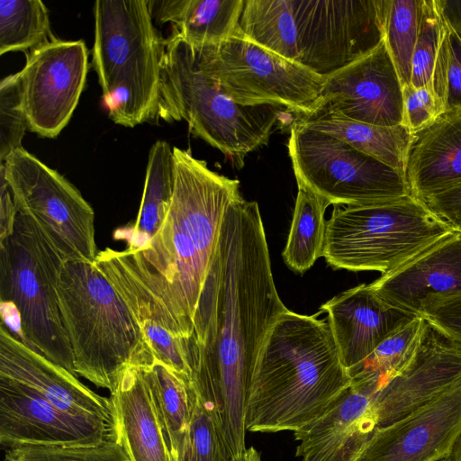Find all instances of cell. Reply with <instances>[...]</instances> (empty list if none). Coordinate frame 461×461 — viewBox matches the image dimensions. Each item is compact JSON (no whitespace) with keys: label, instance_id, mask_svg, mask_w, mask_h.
<instances>
[{"label":"cell","instance_id":"obj_1","mask_svg":"<svg viewBox=\"0 0 461 461\" xmlns=\"http://www.w3.org/2000/svg\"><path fill=\"white\" fill-rule=\"evenodd\" d=\"M286 310L275 285L258 204L240 195L225 211L193 331L184 339L192 386L213 414L231 459L246 452L253 370Z\"/></svg>","mask_w":461,"mask_h":461},{"label":"cell","instance_id":"obj_2","mask_svg":"<svg viewBox=\"0 0 461 461\" xmlns=\"http://www.w3.org/2000/svg\"><path fill=\"white\" fill-rule=\"evenodd\" d=\"M173 157L174 190L164 223L146 246L124 250L187 339L225 211L241 194L237 179L211 170L189 149L173 147Z\"/></svg>","mask_w":461,"mask_h":461},{"label":"cell","instance_id":"obj_3","mask_svg":"<svg viewBox=\"0 0 461 461\" xmlns=\"http://www.w3.org/2000/svg\"><path fill=\"white\" fill-rule=\"evenodd\" d=\"M288 309L268 332L249 390L245 428L297 431L321 416L351 384L330 325Z\"/></svg>","mask_w":461,"mask_h":461},{"label":"cell","instance_id":"obj_4","mask_svg":"<svg viewBox=\"0 0 461 461\" xmlns=\"http://www.w3.org/2000/svg\"><path fill=\"white\" fill-rule=\"evenodd\" d=\"M57 291L77 375L112 392L128 366L153 357L129 307L94 263L66 260Z\"/></svg>","mask_w":461,"mask_h":461},{"label":"cell","instance_id":"obj_5","mask_svg":"<svg viewBox=\"0 0 461 461\" xmlns=\"http://www.w3.org/2000/svg\"><path fill=\"white\" fill-rule=\"evenodd\" d=\"M66 259L30 216L0 239L2 322L22 342L77 376L57 291Z\"/></svg>","mask_w":461,"mask_h":461},{"label":"cell","instance_id":"obj_6","mask_svg":"<svg viewBox=\"0 0 461 461\" xmlns=\"http://www.w3.org/2000/svg\"><path fill=\"white\" fill-rule=\"evenodd\" d=\"M93 10L92 65L109 118L130 128L156 119L166 39L149 0H97Z\"/></svg>","mask_w":461,"mask_h":461},{"label":"cell","instance_id":"obj_7","mask_svg":"<svg viewBox=\"0 0 461 461\" xmlns=\"http://www.w3.org/2000/svg\"><path fill=\"white\" fill-rule=\"evenodd\" d=\"M273 107L233 102L203 70L195 46L175 31L166 39L156 119L185 121L190 133L240 167L249 153L268 143L280 115Z\"/></svg>","mask_w":461,"mask_h":461},{"label":"cell","instance_id":"obj_8","mask_svg":"<svg viewBox=\"0 0 461 461\" xmlns=\"http://www.w3.org/2000/svg\"><path fill=\"white\" fill-rule=\"evenodd\" d=\"M455 230L411 194L366 205H336L322 257L337 269L386 274Z\"/></svg>","mask_w":461,"mask_h":461},{"label":"cell","instance_id":"obj_9","mask_svg":"<svg viewBox=\"0 0 461 461\" xmlns=\"http://www.w3.org/2000/svg\"><path fill=\"white\" fill-rule=\"evenodd\" d=\"M196 48L203 70L240 105L284 106L303 115L312 113L320 96L323 76L262 48L239 28L217 46Z\"/></svg>","mask_w":461,"mask_h":461},{"label":"cell","instance_id":"obj_10","mask_svg":"<svg viewBox=\"0 0 461 461\" xmlns=\"http://www.w3.org/2000/svg\"><path fill=\"white\" fill-rule=\"evenodd\" d=\"M288 153L296 182L334 205H366L411 194L406 176L345 141L291 124Z\"/></svg>","mask_w":461,"mask_h":461},{"label":"cell","instance_id":"obj_11","mask_svg":"<svg viewBox=\"0 0 461 461\" xmlns=\"http://www.w3.org/2000/svg\"><path fill=\"white\" fill-rule=\"evenodd\" d=\"M0 169L17 212L36 221L66 260L94 263L95 212L76 186L23 148L12 151Z\"/></svg>","mask_w":461,"mask_h":461},{"label":"cell","instance_id":"obj_12","mask_svg":"<svg viewBox=\"0 0 461 461\" xmlns=\"http://www.w3.org/2000/svg\"><path fill=\"white\" fill-rule=\"evenodd\" d=\"M382 0H292L299 63L328 76L384 40Z\"/></svg>","mask_w":461,"mask_h":461},{"label":"cell","instance_id":"obj_13","mask_svg":"<svg viewBox=\"0 0 461 461\" xmlns=\"http://www.w3.org/2000/svg\"><path fill=\"white\" fill-rule=\"evenodd\" d=\"M19 71L28 130L56 138L78 104L88 71V50L82 40L57 38L30 50Z\"/></svg>","mask_w":461,"mask_h":461},{"label":"cell","instance_id":"obj_14","mask_svg":"<svg viewBox=\"0 0 461 461\" xmlns=\"http://www.w3.org/2000/svg\"><path fill=\"white\" fill-rule=\"evenodd\" d=\"M114 438L104 419L66 411L32 389L0 376V442L23 447L95 446Z\"/></svg>","mask_w":461,"mask_h":461},{"label":"cell","instance_id":"obj_15","mask_svg":"<svg viewBox=\"0 0 461 461\" xmlns=\"http://www.w3.org/2000/svg\"><path fill=\"white\" fill-rule=\"evenodd\" d=\"M324 78L311 113H336L380 126L402 124V86L384 40L366 56Z\"/></svg>","mask_w":461,"mask_h":461},{"label":"cell","instance_id":"obj_16","mask_svg":"<svg viewBox=\"0 0 461 461\" xmlns=\"http://www.w3.org/2000/svg\"><path fill=\"white\" fill-rule=\"evenodd\" d=\"M461 429V378L406 417L378 428L359 461H438Z\"/></svg>","mask_w":461,"mask_h":461},{"label":"cell","instance_id":"obj_17","mask_svg":"<svg viewBox=\"0 0 461 461\" xmlns=\"http://www.w3.org/2000/svg\"><path fill=\"white\" fill-rule=\"evenodd\" d=\"M460 378L461 344L428 322L410 364L372 395L379 428L406 417Z\"/></svg>","mask_w":461,"mask_h":461},{"label":"cell","instance_id":"obj_18","mask_svg":"<svg viewBox=\"0 0 461 461\" xmlns=\"http://www.w3.org/2000/svg\"><path fill=\"white\" fill-rule=\"evenodd\" d=\"M94 265L129 307L153 357L191 382L185 340L178 325L127 252L106 248L98 251Z\"/></svg>","mask_w":461,"mask_h":461},{"label":"cell","instance_id":"obj_19","mask_svg":"<svg viewBox=\"0 0 461 461\" xmlns=\"http://www.w3.org/2000/svg\"><path fill=\"white\" fill-rule=\"evenodd\" d=\"M371 388L351 383L318 419L294 432L301 461H359L379 428Z\"/></svg>","mask_w":461,"mask_h":461},{"label":"cell","instance_id":"obj_20","mask_svg":"<svg viewBox=\"0 0 461 461\" xmlns=\"http://www.w3.org/2000/svg\"><path fill=\"white\" fill-rule=\"evenodd\" d=\"M0 376L21 384L58 408L104 419L113 428L109 398L82 384L77 376L19 340L0 326Z\"/></svg>","mask_w":461,"mask_h":461},{"label":"cell","instance_id":"obj_21","mask_svg":"<svg viewBox=\"0 0 461 461\" xmlns=\"http://www.w3.org/2000/svg\"><path fill=\"white\" fill-rule=\"evenodd\" d=\"M369 287L388 306L413 315H420L429 294L461 292V232L453 230Z\"/></svg>","mask_w":461,"mask_h":461},{"label":"cell","instance_id":"obj_22","mask_svg":"<svg viewBox=\"0 0 461 461\" xmlns=\"http://www.w3.org/2000/svg\"><path fill=\"white\" fill-rule=\"evenodd\" d=\"M320 310L328 314V323L348 372L360 365L393 331L418 316L388 306L366 284L334 296Z\"/></svg>","mask_w":461,"mask_h":461},{"label":"cell","instance_id":"obj_23","mask_svg":"<svg viewBox=\"0 0 461 461\" xmlns=\"http://www.w3.org/2000/svg\"><path fill=\"white\" fill-rule=\"evenodd\" d=\"M110 393L114 438L131 461H173L151 389L140 365L128 366Z\"/></svg>","mask_w":461,"mask_h":461},{"label":"cell","instance_id":"obj_24","mask_svg":"<svg viewBox=\"0 0 461 461\" xmlns=\"http://www.w3.org/2000/svg\"><path fill=\"white\" fill-rule=\"evenodd\" d=\"M406 177L421 200L461 183V112L442 115L418 135Z\"/></svg>","mask_w":461,"mask_h":461},{"label":"cell","instance_id":"obj_25","mask_svg":"<svg viewBox=\"0 0 461 461\" xmlns=\"http://www.w3.org/2000/svg\"><path fill=\"white\" fill-rule=\"evenodd\" d=\"M292 123L336 137L404 176L411 148L418 137L402 124L374 125L330 112L296 115Z\"/></svg>","mask_w":461,"mask_h":461},{"label":"cell","instance_id":"obj_26","mask_svg":"<svg viewBox=\"0 0 461 461\" xmlns=\"http://www.w3.org/2000/svg\"><path fill=\"white\" fill-rule=\"evenodd\" d=\"M245 0H149L157 23H171L173 31L196 47L217 46L233 34Z\"/></svg>","mask_w":461,"mask_h":461},{"label":"cell","instance_id":"obj_27","mask_svg":"<svg viewBox=\"0 0 461 461\" xmlns=\"http://www.w3.org/2000/svg\"><path fill=\"white\" fill-rule=\"evenodd\" d=\"M174 182L173 149L167 141L157 140L149 153L137 220L131 227L119 229L114 233V238L126 241V249L143 248L160 230L169 211Z\"/></svg>","mask_w":461,"mask_h":461},{"label":"cell","instance_id":"obj_28","mask_svg":"<svg viewBox=\"0 0 461 461\" xmlns=\"http://www.w3.org/2000/svg\"><path fill=\"white\" fill-rule=\"evenodd\" d=\"M140 365L151 389L173 461L188 434L195 391L176 371L155 357Z\"/></svg>","mask_w":461,"mask_h":461},{"label":"cell","instance_id":"obj_29","mask_svg":"<svg viewBox=\"0 0 461 461\" xmlns=\"http://www.w3.org/2000/svg\"><path fill=\"white\" fill-rule=\"evenodd\" d=\"M239 32L262 48L300 64L292 0H245Z\"/></svg>","mask_w":461,"mask_h":461},{"label":"cell","instance_id":"obj_30","mask_svg":"<svg viewBox=\"0 0 461 461\" xmlns=\"http://www.w3.org/2000/svg\"><path fill=\"white\" fill-rule=\"evenodd\" d=\"M297 186L293 220L283 258L291 269L303 274L322 257L327 222L324 214L330 204L303 185L297 183Z\"/></svg>","mask_w":461,"mask_h":461},{"label":"cell","instance_id":"obj_31","mask_svg":"<svg viewBox=\"0 0 461 461\" xmlns=\"http://www.w3.org/2000/svg\"><path fill=\"white\" fill-rule=\"evenodd\" d=\"M428 321L414 317L386 337L357 367L348 372L351 382L367 385L375 393L399 375L412 360Z\"/></svg>","mask_w":461,"mask_h":461},{"label":"cell","instance_id":"obj_32","mask_svg":"<svg viewBox=\"0 0 461 461\" xmlns=\"http://www.w3.org/2000/svg\"><path fill=\"white\" fill-rule=\"evenodd\" d=\"M55 37L48 9L41 0L0 1V54L30 51Z\"/></svg>","mask_w":461,"mask_h":461},{"label":"cell","instance_id":"obj_33","mask_svg":"<svg viewBox=\"0 0 461 461\" xmlns=\"http://www.w3.org/2000/svg\"><path fill=\"white\" fill-rule=\"evenodd\" d=\"M421 0H382L384 41L402 86L411 84V60L417 40Z\"/></svg>","mask_w":461,"mask_h":461},{"label":"cell","instance_id":"obj_34","mask_svg":"<svg viewBox=\"0 0 461 461\" xmlns=\"http://www.w3.org/2000/svg\"><path fill=\"white\" fill-rule=\"evenodd\" d=\"M440 17V43L434 68L432 86L443 106L445 114L460 113L461 39L447 24L441 11Z\"/></svg>","mask_w":461,"mask_h":461},{"label":"cell","instance_id":"obj_35","mask_svg":"<svg viewBox=\"0 0 461 461\" xmlns=\"http://www.w3.org/2000/svg\"><path fill=\"white\" fill-rule=\"evenodd\" d=\"M230 460L213 414L195 392L188 434L175 461Z\"/></svg>","mask_w":461,"mask_h":461},{"label":"cell","instance_id":"obj_36","mask_svg":"<svg viewBox=\"0 0 461 461\" xmlns=\"http://www.w3.org/2000/svg\"><path fill=\"white\" fill-rule=\"evenodd\" d=\"M441 17L438 0H421L420 24L411 60V85L433 89L432 80L440 43Z\"/></svg>","mask_w":461,"mask_h":461},{"label":"cell","instance_id":"obj_37","mask_svg":"<svg viewBox=\"0 0 461 461\" xmlns=\"http://www.w3.org/2000/svg\"><path fill=\"white\" fill-rule=\"evenodd\" d=\"M3 461H131L114 438L87 447H23L8 449Z\"/></svg>","mask_w":461,"mask_h":461},{"label":"cell","instance_id":"obj_38","mask_svg":"<svg viewBox=\"0 0 461 461\" xmlns=\"http://www.w3.org/2000/svg\"><path fill=\"white\" fill-rule=\"evenodd\" d=\"M28 130L19 72L4 77L0 83V159L23 148L22 140Z\"/></svg>","mask_w":461,"mask_h":461},{"label":"cell","instance_id":"obj_39","mask_svg":"<svg viewBox=\"0 0 461 461\" xmlns=\"http://www.w3.org/2000/svg\"><path fill=\"white\" fill-rule=\"evenodd\" d=\"M444 114L433 89L414 87L411 84L402 86V124L412 134L419 135Z\"/></svg>","mask_w":461,"mask_h":461},{"label":"cell","instance_id":"obj_40","mask_svg":"<svg viewBox=\"0 0 461 461\" xmlns=\"http://www.w3.org/2000/svg\"><path fill=\"white\" fill-rule=\"evenodd\" d=\"M420 315L461 344V292L428 295L420 303Z\"/></svg>","mask_w":461,"mask_h":461},{"label":"cell","instance_id":"obj_41","mask_svg":"<svg viewBox=\"0 0 461 461\" xmlns=\"http://www.w3.org/2000/svg\"><path fill=\"white\" fill-rule=\"evenodd\" d=\"M423 201L432 212L461 232V183Z\"/></svg>","mask_w":461,"mask_h":461},{"label":"cell","instance_id":"obj_42","mask_svg":"<svg viewBox=\"0 0 461 461\" xmlns=\"http://www.w3.org/2000/svg\"><path fill=\"white\" fill-rule=\"evenodd\" d=\"M17 212L4 172L0 169V239L12 230Z\"/></svg>","mask_w":461,"mask_h":461},{"label":"cell","instance_id":"obj_43","mask_svg":"<svg viewBox=\"0 0 461 461\" xmlns=\"http://www.w3.org/2000/svg\"><path fill=\"white\" fill-rule=\"evenodd\" d=\"M444 20L461 39V0H438Z\"/></svg>","mask_w":461,"mask_h":461},{"label":"cell","instance_id":"obj_44","mask_svg":"<svg viewBox=\"0 0 461 461\" xmlns=\"http://www.w3.org/2000/svg\"><path fill=\"white\" fill-rule=\"evenodd\" d=\"M450 458L451 461H461V429L454 442Z\"/></svg>","mask_w":461,"mask_h":461},{"label":"cell","instance_id":"obj_45","mask_svg":"<svg viewBox=\"0 0 461 461\" xmlns=\"http://www.w3.org/2000/svg\"><path fill=\"white\" fill-rule=\"evenodd\" d=\"M246 455L249 461H261L259 453L252 447L246 449Z\"/></svg>","mask_w":461,"mask_h":461},{"label":"cell","instance_id":"obj_46","mask_svg":"<svg viewBox=\"0 0 461 461\" xmlns=\"http://www.w3.org/2000/svg\"><path fill=\"white\" fill-rule=\"evenodd\" d=\"M230 461H249V459H248L246 452H245L243 456H241L238 458L231 459Z\"/></svg>","mask_w":461,"mask_h":461},{"label":"cell","instance_id":"obj_47","mask_svg":"<svg viewBox=\"0 0 461 461\" xmlns=\"http://www.w3.org/2000/svg\"><path fill=\"white\" fill-rule=\"evenodd\" d=\"M438 461H451V458H450V456H449L447 457L442 458V459L438 460Z\"/></svg>","mask_w":461,"mask_h":461}]
</instances>
